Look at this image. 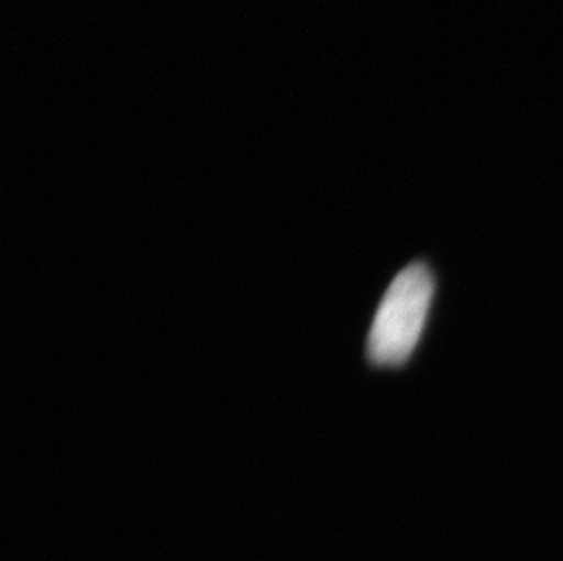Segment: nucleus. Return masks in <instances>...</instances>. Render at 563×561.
I'll list each match as a JSON object with an SVG mask.
<instances>
[{
    "label": "nucleus",
    "instance_id": "obj_1",
    "mask_svg": "<svg viewBox=\"0 0 563 561\" xmlns=\"http://www.w3.org/2000/svg\"><path fill=\"white\" fill-rule=\"evenodd\" d=\"M434 279L426 265L415 263L399 272L377 308L368 334V358L374 365L398 366L409 360L426 327Z\"/></svg>",
    "mask_w": 563,
    "mask_h": 561
}]
</instances>
